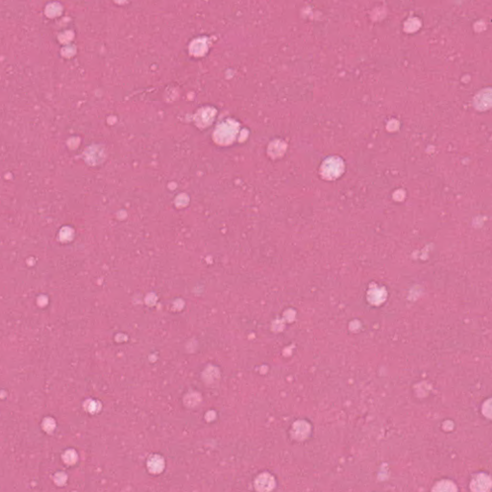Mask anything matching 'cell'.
Listing matches in <instances>:
<instances>
[{"mask_svg": "<svg viewBox=\"0 0 492 492\" xmlns=\"http://www.w3.org/2000/svg\"><path fill=\"white\" fill-rule=\"evenodd\" d=\"M492 488V481L487 474H478L472 479L470 483V490L472 492H490Z\"/></svg>", "mask_w": 492, "mask_h": 492, "instance_id": "2", "label": "cell"}, {"mask_svg": "<svg viewBox=\"0 0 492 492\" xmlns=\"http://www.w3.org/2000/svg\"><path fill=\"white\" fill-rule=\"evenodd\" d=\"M344 171L343 161L337 156L326 159L321 166L320 173L326 180H335Z\"/></svg>", "mask_w": 492, "mask_h": 492, "instance_id": "1", "label": "cell"}, {"mask_svg": "<svg viewBox=\"0 0 492 492\" xmlns=\"http://www.w3.org/2000/svg\"><path fill=\"white\" fill-rule=\"evenodd\" d=\"M492 105V94L491 90L481 92L474 99V106L480 111L488 110Z\"/></svg>", "mask_w": 492, "mask_h": 492, "instance_id": "4", "label": "cell"}, {"mask_svg": "<svg viewBox=\"0 0 492 492\" xmlns=\"http://www.w3.org/2000/svg\"><path fill=\"white\" fill-rule=\"evenodd\" d=\"M148 468L152 473H160L164 468V461L161 457L154 456L149 459Z\"/></svg>", "mask_w": 492, "mask_h": 492, "instance_id": "6", "label": "cell"}, {"mask_svg": "<svg viewBox=\"0 0 492 492\" xmlns=\"http://www.w3.org/2000/svg\"><path fill=\"white\" fill-rule=\"evenodd\" d=\"M256 489L260 492H271L275 486L273 477L267 473L260 475L256 480Z\"/></svg>", "mask_w": 492, "mask_h": 492, "instance_id": "3", "label": "cell"}, {"mask_svg": "<svg viewBox=\"0 0 492 492\" xmlns=\"http://www.w3.org/2000/svg\"><path fill=\"white\" fill-rule=\"evenodd\" d=\"M432 492H458V490L454 483L448 480H443L436 484Z\"/></svg>", "mask_w": 492, "mask_h": 492, "instance_id": "5", "label": "cell"}]
</instances>
